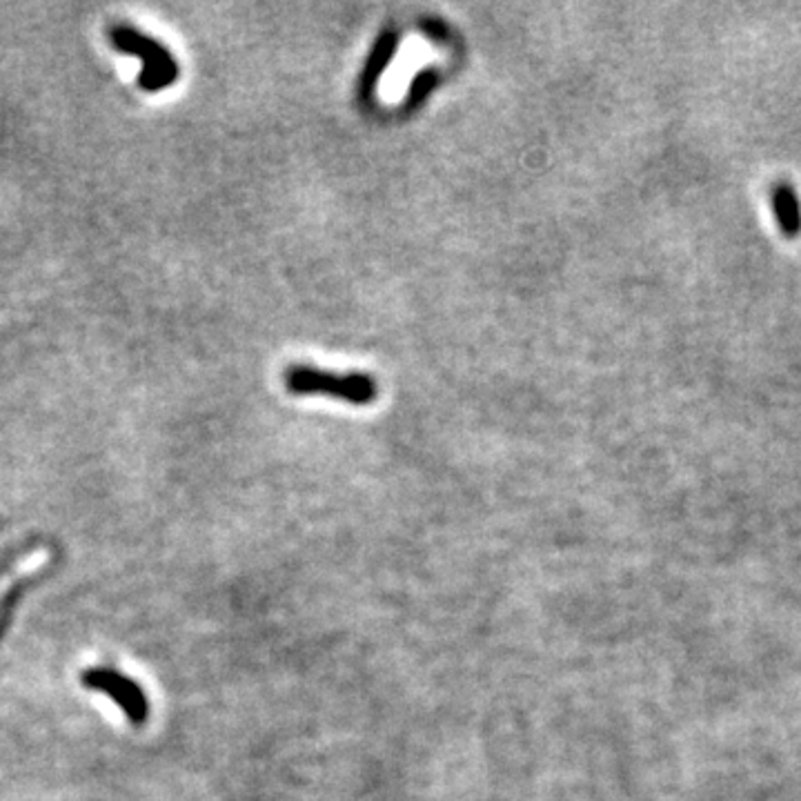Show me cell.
Instances as JSON below:
<instances>
[{"label": "cell", "instance_id": "8992f818", "mask_svg": "<svg viewBox=\"0 0 801 801\" xmlns=\"http://www.w3.org/2000/svg\"><path fill=\"white\" fill-rule=\"evenodd\" d=\"M439 83V72L434 67H425L412 78L408 98H405V107H419L425 98L430 96L434 85Z\"/></svg>", "mask_w": 801, "mask_h": 801}, {"label": "cell", "instance_id": "3957f363", "mask_svg": "<svg viewBox=\"0 0 801 801\" xmlns=\"http://www.w3.org/2000/svg\"><path fill=\"white\" fill-rule=\"evenodd\" d=\"M81 684L87 690H96L110 697L130 724L143 726L150 719V699H147L145 690L123 672L114 668H87L81 675Z\"/></svg>", "mask_w": 801, "mask_h": 801}, {"label": "cell", "instance_id": "6da1fadb", "mask_svg": "<svg viewBox=\"0 0 801 801\" xmlns=\"http://www.w3.org/2000/svg\"><path fill=\"white\" fill-rule=\"evenodd\" d=\"M110 41L114 49H118L121 54L134 56L141 61L143 69L141 76H138V85H141L145 92L150 94L163 92V89L172 87L178 81V76H181V67H178L170 49L163 43H158L156 38L138 32L136 27L130 25L112 27Z\"/></svg>", "mask_w": 801, "mask_h": 801}, {"label": "cell", "instance_id": "5b68a950", "mask_svg": "<svg viewBox=\"0 0 801 801\" xmlns=\"http://www.w3.org/2000/svg\"><path fill=\"white\" fill-rule=\"evenodd\" d=\"M775 212L777 219L784 227L786 232H797L801 225V214H799V203L795 199V194L788 190V187L781 185L775 192Z\"/></svg>", "mask_w": 801, "mask_h": 801}, {"label": "cell", "instance_id": "277c9868", "mask_svg": "<svg viewBox=\"0 0 801 801\" xmlns=\"http://www.w3.org/2000/svg\"><path fill=\"white\" fill-rule=\"evenodd\" d=\"M399 45H401L399 29H385V32L379 36V41L372 47L368 63H365L361 81H359V89H361L363 98H370L374 94V89H377V85L381 83V78L385 74V69L390 67L394 56H397Z\"/></svg>", "mask_w": 801, "mask_h": 801}, {"label": "cell", "instance_id": "7a4b0ae2", "mask_svg": "<svg viewBox=\"0 0 801 801\" xmlns=\"http://www.w3.org/2000/svg\"><path fill=\"white\" fill-rule=\"evenodd\" d=\"M285 385L292 394H321L352 405H368L377 401L379 385L363 372L336 374L312 365H292L285 372Z\"/></svg>", "mask_w": 801, "mask_h": 801}, {"label": "cell", "instance_id": "52a82bcc", "mask_svg": "<svg viewBox=\"0 0 801 801\" xmlns=\"http://www.w3.org/2000/svg\"><path fill=\"white\" fill-rule=\"evenodd\" d=\"M421 29L432 38V41H437V43H445L450 38L448 36L450 32H448V27H445V23L434 21V18H430V21H423Z\"/></svg>", "mask_w": 801, "mask_h": 801}]
</instances>
